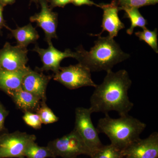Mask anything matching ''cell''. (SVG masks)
Returning a JSON list of instances; mask_svg holds the SVG:
<instances>
[{
	"instance_id": "cell-1",
	"label": "cell",
	"mask_w": 158,
	"mask_h": 158,
	"mask_svg": "<svg viewBox=\"0 0 158 158\" xmlns=\"http://www.w3.org/2000/svg\"><path fill=\"white\" fill-rule=\"evenodd\" d=\"M131 85L127 71H108L103 81L97 85L90 97L89 108L91 113L106 114L115 111L120 116L128 115L134 107L128 94Z\"/></svg>"
},
{
	"instance_id": "cell-2",
	"label": "cell",
	"mask_w": 158,
	"mask_h": 158,
	"mask_svg": "<svg viewBox=\"0 0 158 158\" xmlns=\"http://www.w3.org/2000/svg\"><path fill=\"white\" fill-rule=\"evenodd\" d=\"M98 36L94 45L89 52L82 45L76 48L77 60L91 72L112 70L114 65L129 58V54L123 52L114 38L108 36Z\"/></svg>"
},
{
	"instance_id": "cell-3",
	"label": "cell",
	"mask_w": 158,
	"mask_h": 158,
	"mask_svg": "<svg viewBox=\"0 0 158 158\" xmlns=\"http://www.w3.org/2000/svg\"><path fill=\"white\" fill-rule=\"evenodd\" d=\"M146 127V124L128 114L117 118L105 114L99 120L97 130L109 138L111 144L123 150L140 138Z\"/></svg>"
},
{
	"instance_id": "cell-4",
	"label": "cell",
	"mask_w": 158,
	"mask_h": 158,
	"mask_svg": "<svg viewBox=\"0 0 158 158\" xmlns=\"http://www.w3.org/2000/svg\"><path fill=\"white\" fill-rule=\"evenodd\" d=\"M48 146L55 157L76 158L85 155L90 156L91 151L74 130L61 138L49 141Z\"/></svg>"
},
{
	"instance_id": "cell-5",
	"label": "cell",
	"mask_w": 158,
	"mask_h": 158,
	"mask_svg": "<svg viewBox=\"0 0 158 158\" xmlns=\"http://www.w3.org/2000/svg\"><path fill=\"white\" fill-rule=\"evenodd\" d=\"M52 78L70 90L84 87L95 88L97 86L91 78L90 69L80 63L60 67L59 71L52 75Z\"/></svg>"
},
{
	"instance_id": "cell-6",
	"label": "cell",
	"mask_w": 158,
	"mask_h": 158,
	"mask_svg": "<svg viewBox=\"0 0 158 158\" xmlns=\"http://www.w3.org/2000/svg\"><path fill=\"white\" fill-rule=\"evenodd\" d=\"M34 135L19 131L0 136V158H25V152L31 142L36 141Z\"/></svg>"
},
{
	"instance_id": "cell-7",
	"label": "cell",
	"mask_w": 158,
	"mask_h": 158,
	"mask_svg": "<svg viewBox=\"0 0 158 158\" xmlns=\"http://www.w3.org/2000/svg\"><path fill=\"white\" fill-rule=\"evenodd\" d=\"M91 114L89 108H77L75 112L74 130L79 134L92 153L103 144L99 137L98 131L92 123Z\"/></svg>"
},
{
	"instance_id": "cell-8",
	"label": "cell",
	"mask_w": 158,
	"mask_h": 158,
	"mask_svg": "<svg viewBox=\"0 0 158 158\" xmlns=\"http://www.w3.org/2000/svg\"><path fill=\"white\" fill-rule=\"evenodd\" d=\"M48 44V48H40L36 44L33 49L39 55L42 62V67L37 68V71L42 72L52 71L55 74L59 71L61 67L60 63L63 59L66 58L77 59V54L76 52H72L70 49H66L64 52H61L54 47L52 41Z\"/></svg>"
},
{
	"instance_id": "cell-9",
	"label": "cell",
	"mask_w": 158,
	"mask_h": 158,
	"mask_svg": "<svg viewBox=\"0 0 158 158\" xmlns=\"http://www.w3.org/2000/svg\"><path fill=\"white\" fill-rule=\"evenodd\" d=\"M27 48L6 42L0 50V69L14 71L27 68Z\"/></svg>"
},
{
	"instance_id": "cell-10",
	"label": "cell",
	"mask_w": 158,
	"mask_h": 158,
	"mask_svg": "<svg viewBox=\"0 0 158 158\" xmlns=\"http://www.w3.org/2000/svg\"><path fill=\"white\" fill-rule=\"evenodd\" d=\"M49 0H39L41 6L40 12L30 17L31 22L36 23L37 27L41 28L45 34V40L47 43L53 38L57 39V28L58 14L53 12L49 6Z\"/></svg>"
},
{
	"instance_id": "cell-11",
	"label": "cell",
	"mask_w": 158,
	"mask_h": 158,
	"mask_svg": "<svg viewBox=\"0 0 158 158\" xmlns=\"http://www.w3.org/2000/svg\"><path fill=\"white\" fill-rule=\"evenodd\" d=\"M124 158H158V133H152L148 138H139L123 150Z\"/></svg>"
},
{
	"instance_id": "cell-12",
	"label": "cell",
	"mask_w": 158,
	"mask_h": 158,
	"mask_svg": "<svg viewBox=\"0 0 158 158\" xmlns=\"http://www.w3.org/2000/svg\"><path fill=\"white\" fill-rule=\"evenodd\" d=\"M99 7L103 10L101 26L102 30L99 34L92 36H101L103 32L106 31L109 33L110 37L114 38L118 35L119 31L125 27L118 16V12L120 10L117 0H112L110 4H101Z\"/></svg>"
},
{
	"instance_id": "cell-13",
	"label": "cell",
	"mask_w": 158,
	"mask_h": 158,
	"mask_svg": "<svg viewBox=\"0 0 158 158\" xmlns=\"http://www.w3.org/2000/svg\"><path fill=\"white\" fill-rule=\"evenodd\" d=\"M52 76H47L37 71L30 69L23 78L22 88L33 94L40 99L46 102V90Z\"/></svg>"
},
{
	"instance_id": "cell-14",
	"label": "cell",
	"mask_w": 158,
	"mask_h": 158,
	"mask_svg": "<svg viewBox=\"0 0 158 158\" xmlns=\"http://www.w3.org/2000/svg\"><path fill=\"white\" fill-rule=\"evenodd\" d=\"M30 69L27 66L14 71L0 69V90L10 97L16 90L21 89L23 78Z\"/></svg>"
},
{
	"instance_id": "cell-15",
	"label": "cell",
	"mask_w": 158,
	"mask_h": 158,
	"mask_svg": "<svg viewBox=\"0 0 158 158\" xmlns=\"http://www.w3.org/2000/svg\"><path fill=\"white\" fill-rule=\"evenodd\" d=\"M18 109L26 112H36L41 104L38 97L22 88L16 90L10 96Z\"/></svg>"
},
{
	"instance_id": "cell-16",
	"label": "cell",
	"mask_w": 158,
	"mask_h": 158,
	"mask_svg": "<svg viewBox=\"0 0 158 158\" xmlns=\"http://www.w3.org/2000/svg\"><path fill=\"white\" fill-rule=\"evenodd\" d=\"M5 27L10 31V35L16 40L17 45L21 47L27 48L29 44L36 43L40 37L38 32L31 23L24 27H18L14 30L6 25Z\"/></svg>"
},
{
	"instance_id": "cell-17",
	"label": "cell",
	"mask_w": 158,
	"mask_h": 158,
	"mask_svg": "<svg viewBox=\"0 0 158 158\" xmlns=\"http://www.w3.org/2000/svg\"><path fill=\"white\" fill-rule=\"evenodd\" d=\"M125 11V18L129 19L131 23L130 28L127 30V33L129 35L133 34L134 29L136 27H140L144 29L148 25L147 20L141 15L138 9L137 8H125L123 9Z\"/></svg>"
},
{
	"instance_id": "cell-18",
	"label": "cell",
	"mask_w": 158,
	"mask_h": 158,
	"mask_svg": "<svg viewBox=\"0 0 158 158\" xmlns=\"http://www.w3.org/2000/svg\"><path fill=\"white\" fill-rule=\"evenodd\" d=\"M91 158H124L123 150L112 144L102 145L93 152Z\"/></svg>"
},
{
	"instance_id": "cell-19",
	"label": "cell",
	"mask_w": 158,
	"mask_h": 158,
	"mask_svg": "<svg viewBox=\"0 0 158 158\" xmlns=\"http://www.w3.org/2000/svg\"><path fill=\"white\" fill-rule=\"evenodd\" d=\"M26 158H56L47 146H40L35 141L29 144L25 152Z\"/></svg>"
},
{
	"instance_id": "cell-20",
	"label": "cell",
	"mask_w": 158,
	"mask_h": 158,
	"mask_svg": "<svg viewBox=\"0 0 158 158\" xmlns=\"http://www.w3.org/2000/svg\"><path fill=\"white\" fill-rule=\"evenodd\" d=\"M135 34L139 38V40L146 43L156 53H158L157 29L156 28L153 31H151L145 27L143 29V31H138Z\"/></svg>"
},
{
	"instance_id": "cell-21",
	"label": "cell",
	"mask_w": 158,
	"mask_h": 158,
	"mask_svg": "<svg viewBox=\"0 0 158 158\" xmlns=\"http://www.w3.org/2000/svg\"><path fill=\"white\" fill-rule=\"evenodd\" d=\"M36 112L40 117L42 124H52L59 121V117L55 115L46 102H41L40 106Z\"/></svg>"
},
{
	"instance_id": "cell-22",
	"label": "cell",
	"mask_w": 158,
	"mask_h": 158,
	"mask_svg": "<svg viewBox=\"0 0 158 158\" xmlns=\"http://www.w3.org/2000/svg\"><path fill=\"white\" fill-rule=\"evenodd\" d=\"M158 0H117V4L119 10L125 8L139 9L144 6L155 5Z\"/></svg>"
},
{
	"instance_id": "cell-23",
	"label": "cell",
	"mask_w": 158,
	"mask_h": 158,
	"mask_svg": "<svg viewBox=\"0 0 158 158\" xmlns=\"http://www.w3.org/2000/svg\"><path fill=\"white\" fill-rule=\"evenodd\" d=\"M23 119L26 124L30 127L36 130L41 128L42 123L40 117L37 113L31 112H25Z\"/></svg>"
},
{
	"instance_id": "cell-24",
	"label": "cell",
	"mask_w": 158,
	"mask_h": 158,
	"mask_svg": "<svg viewBox=\"0 0 158 158\" xmlns=\"http://www.w3.org/2000/svg\"><path fill=\"white\" fill-rule=\"evenodd\" d=\"M9 111L0 101V136L8 133V129L5 127L6 118L9 115Z\"/></svg>"
},
{
	"instance_id": "cell-25",
	"label": "cell",
	"mask_w": 158,
	"mask_h": 158,
	"mask_svg": "<svg viewBox=\"0 0 158 158\" xmlns=\"http://www.w3.org/2000/svg\"><path fill=\"white\" fill-rule=\"evenodd\" d=\"M72 3V0H49L48 3L50 8L52 10L55 7H64L69 4Z\"/></svg>"
},
{
	"instance_id": "cell-26",
	"label": "cell",
	"mask_w": 158,
	"mask_h": 158,
	"mask_svg": "<svg viewBox=\"0 0 158 158\" xmlns=\"http://www.w3.org/2000/svg\"><path fill=\"white\" fill-rule=\"evenodd\" d=\"M74 6H81L83 5H87L88 6H95L99 7V5H97L90 0H72V3Z\"/></svg>"
},
{
	"instance_id": "cell-27",
	"label": "cell",
	"mask_w": 158,
	"mask_h": 158,
	"mask_svg": "<svg viewBox=\"0 0 158 158\" xmlns=\"http://www.w3.org/2000/svg\"><path fill=\"white\" fill-rule=\"evenodd\" d=\"M4 7L0 3V34L2 29L6 25V22L4 19L3 15V11Z\"/></svg>"
},
{
	"instance_id": "cell-28",
	"label": "cell",
	"mask_w": 158,
	"mask_h": 158,
	"mask_svg": "<svg viewBox=\"0 0 158 158\" xmlns=\"http://www.w3.org/2000/svg\"><path fill=\"white\" fill-rule=\"evenodd\" d=\"M16 0H0V3L4 7H5L7 5H11L14 4Z\"/></svg>"
},
{
	"instance_id": "cell-29",
	"label": "cell",
	"mask_w": 158,
	"mask_h": 158,
	"mask_svg": "<svg viewBox=\"0 0 158 158\" xmlns=\"http://www.w3.org/2000/svg\"><path fill=\"white\" fill-rule=\"evenodd\" d=\"M31 2H34L36 5H38L39 3V0H31Z\"/></svg>"
},
{
	"instance_id": "cell-30",
	"label": "cell",
	"mask_w": 158,
	"mask_h": 158,
	"mask_svg": "<svg viewBox=\"0 0 158 158\" xmlns=\"http://www.w3.org/2000/svg\"><path fill=\"white\" fill-rule=\"evenodd\" d=\"M80 158L77 157V158Z\"/></svg>"
}]
</instances>
